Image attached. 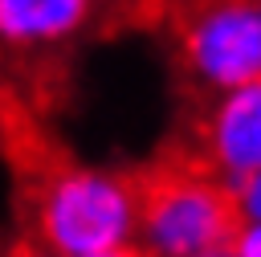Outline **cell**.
<instances>
[{
    "instance_id": "6da1fadb",
    "label": "cell",
    "mask_w": 261,
    "mask_h": 257,
    "mask_svg": "<svg viewBox=\"0 0 261 257\" xmlns=\"http://www.w3.org/2000/svg\"><path fill=\"white\" fill-rule=\"evenodd\" d=\"M135 228L147 257H200L232 245L241 212L232 184L196 151H167L130 179Z\"/></svg>"
},
{
    "instance_id": "7a4b0ae2",
    "label": "cell",
    "mask_w": 261,
    "mask_h": 257,
    "mask_svg": "<svg viewBox=\"0 0 261 257\" xmlns=\"http://www.w3.org/2000/svg\"><path fill=\"white\" fill-rule=\"evenodd\" d=\"M29 220L37 245L53 257H94L122 249L135 233L130 179L114 171L73 167L33 151L29 159Z\"/></svg>"
},
{
    "instance_id": "3957f363",
    "label": "cell",
    "mask_w": 261,
    "mask_h": 257,
    "mask_svg": "<svg viewBox=\"0 0 261 257\" xmlns=\"http://www.w3.org/2000/svg\"><path fill=\"white\" fill-rule=\"evenodd\" d=\"M179 57L188 73L216 94L261 82V8L204 4L179 20Z\"/></svg>"
},
{
    "instance_id": "277c9868",
    "label": "cell",
    "mask_w": 261,
    "mask_h": 257,
    "mask_svg": "<svg viewBox=\"0 0 261 257\" xmlns=\"http://www.w3.org/2000/svg\"><path fill=\"white\" fill-rule=\"evenodd\" d=\"M196 155L228 184L261 167V82L220 94L200 126Z\"/></svg>"
},
{
    "instance_id": "5b68a950",
    "label": "cell",
    "mask_w": 261,
    "mask_h": 257,
    "mask_svg": "<svg viewBox=\"0 0 261 257\" xmlns=\"http://www.w3.org/2000/svg\"><path fill=\"white\" fill-rule=\"evenodd\" d=\"M90 8L82 0H0V41L49 45L82 29Z\"/></svg>"
},
{
    "instance_id": "8992f818",
    "label": "cell",
    "mask_w": 261,
    "mask_h": 257,
    "mask_svg": "<svg viewBox=\"0 0 261 257\" xmlns=\"http://www.w3.org/2000/svg\"><path fill=\"white\" fill-rule=\"evenodd\" d=\"M232 200H237V212H241V224H257L261 220V167L241 175L232 184Z\"/></svg>"
},
{
    "instance_id": "52a82bcc",
    "label": "cell",
    "mask_w": 261,
    "mask_h": 257,
    "mask_svg": "<svg viewBox=\"0 0 261 257\" xmlns=\"http://www.w3.org/2000/svg\"><path fill=\"white\" fill-rule=\"evenodd\" d=\"M228 249H232V257H261V220L257 224H241Z\"/></svg>"
},
{
    "instance_id": "ba28073f",
    "label": "cell",
    "mask_w": 261,
    "mask_h": 257,
    "mask_svg": "<svg viewBox=\"0 0 261 257\" xmlns=\"http://www.w3.org/2000/svg\"><path fill=\"white\" fill-rule=\"evenodd\" d=\"M94 257H147L143 249H135V245H122V249H110V253H94Z\"/></svg>"
},
{
    "instance_id": "9c48e42d",
    "label": "cell",
    "mask_w": 261,
    "mask_h": 257,
    "mask_svg": "<svg viewBox=\"0 0 261 257\" xmlns=\"http://www.w3.org/2000/svg\"><path fill=\"white\" fill-rule=\"evenodd\" d=\"M200 257H232V249L224 245V249H212V253H200Z\"/></svg>"
}]
</instances>
